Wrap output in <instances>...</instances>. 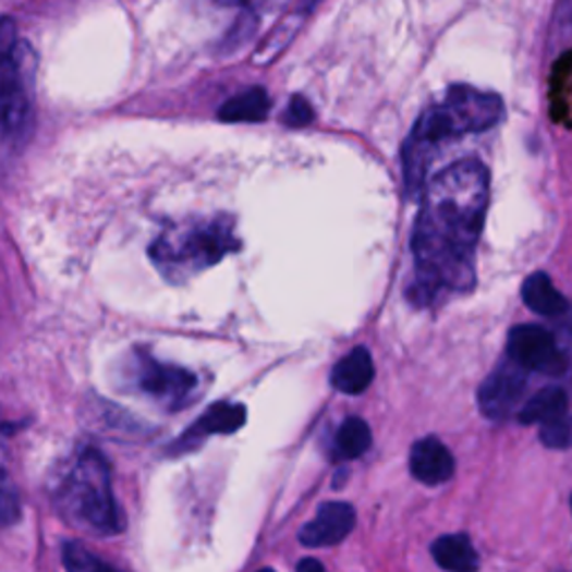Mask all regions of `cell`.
Returning a JSON list of instances; mask_svg holds the SVG:
<instances>
[{"label":"cell","mask_w":572,"mask_h":572,"mask_svg":"<svg viewBox=\"0 0 572 572\" xmlns=\"http://www.w3.org/2000/svg\"><path fill=\"white\" fill-rule=\"evenodd\" d=\"M568 416V395L561 387H546L535 393L531 401L519 407V421L523 425H550Z\"/></svg>","instance_id":"cell-16"},{"label":"cell","mask_w":572,"mask_h":572,"mask_svg":"<svg viewBox=\"0 0 572 572\" xmlns=\"http://www.w3.org/2000/svg\"><path fill=\"white\" fill-rule=\"evenodd\" d=\"M527 387V374L510 358H503L478 389V407L490 421H506L519 412Z\"/></svg>","instance_id":"cell-8"},{"label":"cell","mask_w":572,"mask_h":572,"mask_svg":"<svg viewBox=\"0 0 572 572\" xmlns=\"http://www.w3.org/2000/svg\"><path fill=\"white\" fill-rule=\"evenodd\" d=\"M356 525V510L344 501H329L318 508L314 521L306 523L297 539L306 548H331L349 537Z\"/></svg>","instance_id":"cell-9"},{"label":"cell","mask_w":572,"mask_h":572,"mask_svg":"<svg viewBox=\"0 0 572 572\" xmlns=\"http://www.w3.org/2000/svg\"><path fill=\"white\" fill-rule=\"evenodd\" d=\"M63 565L68 572H119L78 541H68L63 546Z\"/></svg>","instance_id":"cell-19"},{"label":"cell","mask_w":572,"mask_h":572,"mask_svg":"<svg viewBox=\"0 0 572 572\" xmlns=\"http://www.w3.org/2000/svg\"><path fill=\"white\" fill-rule=\"evenodd\" d=\"M238 246L231 217H215L161 233L150 246V259L166 280L182 284L235 253Z\"/></svg>","instance_id":"cell-5"},{"label":"cell","mask_w":572,"mask_h":572,"mask_svg":"<svg viewBox=\"0 0 572 572\" xmlns=\"http://www.w3.org/2000/svg\"><path fill=\"white\" fill-rule=\"evenodd\" d=\"M434 561L448 572H478V552L467 535H443L431 544Z\"/></svg>","instance_id":"cell-15"},{"label":"cell","mask_w":572,"mask_h":572,"mask_svg":"<svg viewBox=\"0 0 572 572\" xmlns=\"http://www.w3.org/2000/svg\"><path fill=\"white\" fill-rule=\"evenodd\" d=\"M539 438H541V443L550 450H565L570 446V418H561L550 425H541Z\"/></svg>","instance_id":"cell-20"},{"label":"cell","mask_w":572,"mask_h":572,"mask_svg":"<svg viewBox=\"0 0 572 572\" xmlns=\"http://www.w3.org/2000/svg\"><path fill=\"white\" fill-rule=\"evenodd\" d=\"M34 125V57L14 19L0 16V174L23 153Z\"/></svg>","instance_id":"cell-3"},{"label":"cell","mask_w":572,"mask_h":572,"mask_svg":"<svg viewBox=\"0 0 572 572\" xmlns=\"http://www.w3.org/2000/svg\"><path fill=\"white\" fill-rule=\"evenodd\" d=\"M297 572H327L318 559H302L297 563Z\"/></svg>","instance_id":"cell-23"},{"label":"cell","mask_w":572,"mask_h":572,"mask_svg":"<svg viewBox=\"0 0 572 572\" xmlns=\"http://www.w3.org/2000/svg\"><path fill=\"white\" fill-rule=\"evenodd\" d=\"M21 519V501L8 486L0 488V527H10Z\"/></svg>","instance_id":"cell-22"},{"label":"cell","mask_w":572,"mask_h":572,"mask_svg":"<svg viewBox=\"0 0 572 572\" xmlns=\"http://www.w3.org/2000/svg\"><path fill=\"white\" fill-rule=\"evenodd\" d=\"M259 572H276V570H271V568H264V570H259Z\"/></svg>","instance_id":"cell-25"},{"label":"cell","mask_w":572,"mask_h":572,"mask_svg":"<svg viewBox=\"0 0 572 572\" xmlns=\"http://www.w3.org/2000/svg\"><path fill=\"white\" fill-rule=\"evenodd\" d=\"M488 197L490 174L478 159L452 163L425 186L412 235L416 273L410 300L418 306L474 287V257Z\"/></svg>","instance_id":"cell-1"},{"label":"cell","mask_w":572,"mask_h":572,"mask_svg":"<svg viewBox=\"0 0 572 572\" xmlns=\"http://www.w3.org/2000/svg\"><path fill=\"white\" fill-rule=\"evenodd\" d=\"M312 8L314 5H300L291 14L282 16L278 21V25L271 29V34L259 42V48L253 54V63L255 65L273 63L291 46V40L300 32V27H302V23H304V19H306V14H309Z\"/></svg>","instance_id":"cell-14"},{"label":"cell","mask_w":572,"mask_h":572,"mask_svg":"<svg viewBox=\"0 0 572 572\" xmlns=\"http://www.w3.org/2000/svg\"><path fill=\"white\" fill-rule=\"evenodd\" d=\"M316 119L312 104L306 101L302 95H293L289 101V108L282 114V121L289 127H302V125H309Z\"/></svg>","instance_id":"cell-21"},{"label":"cell","mask_w":572,"mask_h":572,"mask_svg":"<svg viewBox=\"0 0 572 572\" xmlns=\"http://www.w3.org/2000/svg\"><path fill=\"white\" fill-rule=\"evenodd\" d=\"M8 483V472H5V454L3 448H0V488H3Z\"/></svg>","instance_id":"cell-24"},{"label":"cell","mask_w":572,"mask_h":572,"mask_svg":"<svg viewBox=\"0 0 572 572\" xmlns=\"http://www.w3.org/2000/svg\"><path fill=\"white\" fill-rule=\"evenodd\" d=\"M508 358L525 374L563 376L568 358L557 338L541 325H519L508 336Z\"/></svg>","instance_id":"cell-7"},{"label":"cell","mask_w":572,"mask_h":572,"mask_svg":"<svg viewBox=\"0 0 572 572\" xmlns=\"http://www.w3.org/2000/svg\"><path fill=\"white\" fill-rule=\"evenodd\" d=\"M376 369L372 354L365 346H356L333 367L331 385L336 391L346 395H358L374 382Z\"/></svg>","instance_id":"cell-12"},{"label":"cell","mask_w":572,"mask_h":572,"mask_svg":"<svg viewBox=\"0 0 572 572\" xmlns=\"http://www.w3.org/2000/svg\"><path fill=\"white\" fill-rule=\"evenodd\" d=\"M246 423V410L235 403H217L204 412V416L188 427V431L178 441V452L186 448H197L206 436L212 434H233Z\"/></svg>","instance_id":"cell-11"},{"label":"cell","mask_w":572,"mask_h":572,"mask_svg":"<svg viewBox=\"0 0 572 572\" xmlns=\"http://www.w3.org/2000/svg\"><path fill=\"white\" fill-rule=\"evenodd\" d=\"M271 99L264 87H248V90L229 99L219 108V119L231 123H257L269 117Z\"/></svg>","instance_id":"cell-17"},{"label":"cell","mask_w":572,"mask_h":572,"mask_svg":"<svg viewBox=\"0 0 572 572\" xmlns=\"http://www.w3.org/2000/svg\"><path fill=\"white\" fill-rule=\"evenodd\" d=\"M410 470L414 478L425 483V486H441L454 474V457L443 441H438L436 436H427L414 443Z\"/></svg>","instance_id":"cell-10"},{"label":"cell","mask_w":572,"mask_h":572,"mask_svg":"<svg viewBox=\"0 0 572 572\" xmlns=\"http://www.w3.org/2000/svg\"><path fill=\"white\" fill-rule=\"evenodd\" d=\"M521 297L527 309L544 318H557L568 312V300L559 293L548 273H533L527 278L523 282Z\"/></svg>","instance_id":"cell-13"},{"label":"cell","mask_w":572,"mask_h":572,"mask_svg":"<svg viewBox=\"0 0 572 572\" xmlns=\"http://www.w3.org/2000/svg\"><path fill=\"white\" fill-rule=\"evenodd\" d=\"M54 503L61 516L83 531L110 537L123 531V516L112 492L110 465L101 452L85 448L59 480Z\"/></svg>","instance_id":"cell-4"},{"label":"cell","mask_w":572,"mask_h":572,"mask_svg":"<svg viewBox=\"0 0 572 572\" xmlns=\"http://www.w3.org/2000/svg\"><path fill=\"white\" fill-rule=\"evenodd\" d=\"M503 112L506 108L499 95L483 93L470 85H452L441 101L425 108L403 150L407 193L416 197L423 191L429 163L446 139L490 130L503 119Z\"/></svg>","instance_id":"cell-2"},{"label":"cell","mask_w":572,"mask_h":572,"mask_svg":"<svg viewBox=\"0 0 572 572\" xmlns=\"http://www.w3.org/2000/svg\"><path fill=\"white\" fill-rule=\"evenodd\" d=\"M369 448H372L369 425L358 416H349L336 434V454L344 461H354L361 459Z\"/></svg>","instance_id":"cell-18"},{"label":"cell","mask_w":572,"mask_h":572,"mask_svg":"<svg viewBox=\"0 0 572 572\" xmlns=\"http://www.w3.org/2000/svg\"><path fill=\"white\" fill-rule=\"evenodd\" d=\"M125 385L166 412H174L195 401L199 380L193 372L159 363L148 351H135L125 367Z\"/></svg>","instance_id":"cell-6"}]
</instances>
